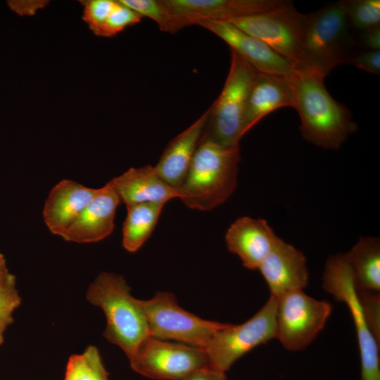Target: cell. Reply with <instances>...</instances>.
I'll return each mask as SVG.
<instances>
[{"label": "cell", "mask_w": 380, "mask_h": 380, "mask_svg": "<svg viewBox=\"0 0 380 380\" xmlns=\"http://www.w3.org/2000/svg\"><path fill=\"white\" fill-rule=\"evenodd\" d=\"M227 21L264 42L296 69L300 68L308 14L299 12L291 1Z\"/></svg>", "instance_id": "cell-6"}, {"label": "cell", "mask_w": 380, "mask_h": 380, "mask_svg": "<svg viewBox=\"0 0 380 380\" xmlns=\"http://www.w3.org/2000/svg\"><path fill=\"white\" fill-rule=\"evenodd\" d=\"M349 63L362 70L379 75L380 74V51H365L353 56Z\"/></svg>", "instance_id": "cell-30"}, {"label": "cell", "mask_w": 380, "mask_h": 380, "mask_svg": "<svg viewBox=\"0 0 380 380\" xmlns=\"http://www.w3.org/2000/svg\"><path fill=\"white\" fill-rule=\"evenodd\" d=\"M80 2L84 7L82 19L96 35L115 7L117 1L87 0Z\"/></svg>", "instance_id": "cell-28"}, {"label": "cell", "mask_w": 380, "mask_h": 380, "mask_svg": "<svg viewBox=\"0 0 380 380\" xmlns=\"http://www.w3.org/2000/svg\"><path fill=\"white\" fill-rule=\"evenodd\" d=\"M98 189L85 186L70 179H63L50 191L42 215L49 230L61 236L76 220Z\"/></svg>", "instance_id": "cell-18"}, {"label": "cell", "mask_w": 380, "mask_h": 380, "mask_svg": "<svg viewBox=\"0 0 380 380\" xmlns=\"http://www.w3.org/2000/svg\"><path fill=\"white\" fill-rule=\"evenodd\" d=\"M331 311L329 302L303 290L288 292L277 298L275 338L286 350H303L323 329Z\"/></svg>", "instance_id": "cell-10"}, {"label": "cell", "mask_w": 380, "mask_h": 380, "mask_svg": "<svg viewBox=\"0 0 380 380\" xmlns=\"http://www.w3.org/2000/svg\"><path fill=\"white\" fill-rule=\"evenodd\" d=\"M9 270L7 267L5 258L0 260V281L4 279L8 274Z\"/></svg>", "instance_id": "cell-33"}, {"label": "cell", "mask_w": 380, "mask_h": 380, "mask_svg": "<svg viewBox=\"0 0 380 380\" xmlns=\"http://www.w3.org/2000/svg\"><path fill=\"white\" fill-rule=\"evenodd\" d=\"M239 145L224 147L201 139L186 176L178 189L188 208L208 211L224 203L237 185Z\"/></svg>", "instance_id": "cell-2"}, {"label": "cell", "mask_w": 380, "mask_h": 380, "mask_svg": "<svg viewBox=\"0 0 380 380\" xmlns=\"http://www.w3.org/2000/svg\"><path fill=\"white\" fill-rule=\"evenodd\" d=\"M129 360L136 372L157 380H184L196 371L210 366L204 350L151 336Z\"/></svg>", "instance_id": "cell-11"}, {"label": "cell", "mask_w": 380, "mask_h": 380, "mask_svg": "<svg viewBox=\"0 0 380 380\" xmlns=\"http://www.w3.org/2000/svg\"><path fill=\"white\" fill-rule=\"evenodd\" d=\"M208 109L184 131L172 139L154 167L158 175L178 189L182 184L201 140Z\"/></svg>", "instance_id": "cell-20"}, {"label": "cell", "mask_w": 380, "mask_h": 380, "mask_svg": "<svg viewBox=\"0 0 380 380\" xmlns=\"http://www.w3.org/2000/svg\"><path fill=\"white\" fill-rule=\"evenodd\" d=\"M350 27L360 32L380 26L379 0H343Z\"/></svg>", "instance_id": "cell-24"}, {"label": "cell", "mask_w": 380, "mask_h": 380, "mask_svg": "<svg viewBox=\"0 0 380 380\" xmlns=\"http://www.w3.org/2000/svg\"><path fill=\"white\" fill-rule=\"evenodd\" d=\"M353 44L343 1L308 14L302 64L327 77L337 66L349 63Z\"/></svg>", "instance_id": "cell-4"}, {"label": "cell", "mask_w": 380, "mask_h": 380, "mask_svg": "<svg viewBox=\"0 0 380 380\" xmlns=\"http://www.w3.org/2000/svg\"><path fill=\"white\" fill-rule=\"evenodd\" d=\"M258 270L268 285L270 296L276 298L288 292L303 290L308 284L305 255L279 237Z\"/></svg>", "instance_id": "cell-14"}, {"label": "cell", "mask_w": 380, "mask_h": 380, "mask_svg": "<svg viewBox=\"0 0 380 380\" xmlns=\"http://www.w3.org/2000/svg\"><path fill=\"white\" fill-rule=\"evenodd\" d=\"M291 77L293 108L300 116L303 139L326 149H338L357 129L350 111L331 96L325 77L317 71L296 68Z\"/></svg>", "instance_id": "cell-1"}, {"label": "cell", "mask_w": 380, "mask_h": 380, "mask_svg": "<svg viewBox=\"0 0 380 380\" xmlns=\"http://www.w3.org/2000/svg\"><path fill=\"white\" fill-rule=\"evenodd\" d=\"M150 336L172 340L205 350L215 332L223 323L201 319L178 305L169 292H158L149 300H141Z\"/></svg>", "instance_id": "cell-9"}, {"label": "cell", "mask_w": 380, "mask_h": 380, "mask_svg": "<svg viewBox=\"0 0 380 380\" xmlns=\"http://www.w3.org/2000/svg\"><path fill=\"white\" fill-rule=\"evenodd\" d=\"M291 76L255 73L246 102L243 136L268 114L283 107L293 108V89Z\"/></svg>", "instance_id": "cell-17"}, {"label": "cell", "mask_w": 380, "mask_h": 380, "mask_svg": "<svg viewBox=\"0 0 380 380\" xmlns=\"http://www.w3.org/2000/svg\"><path fill=\"white\" fill-rule=\"evenodd\" d=\"M257 71L231 50L229 72L224 87L208 108L201 139L224 147L239 145L249 90Z\"/></svg>", "instance_id": "cell-5"}, {"label": "cell", "mask_w": 380, "mask_h": 380, "mask_svg": "<svg viewBox=\"0 0 380 380\" xmlns=\"http://www.w3.org/2000/svg\"><path fill=\"white\" fill-rule=\"evenodd\" d=\"M360 42L367 51H380V26L361 32Z\"/></svg>", "instance_id": "cell-31"}, {"label": "cell", "mask_w": 380, "mask_h": 380, "mask_svg": "<svg viewBox=\"0 0 380 380\" xmlns=\"http://www.w3.org/2000/svg\"><path fill=\"white\" fill-rule=\"evenodd\" d=\"M184 380H227V379L225 372L208 366L196 371Z\"/></svg>", "instance_id": "cell-32"}, {"label": "cell", "mask_w": 380, "mask_h": 380, "mask_svg": "<svg viewBox=\"0 0 380 380\" xmlns=\"http://www.w3.org/2000/svg\"><path fill=\"white\" fill-rule=\"evenodd\" d=\"M141 19L134 11L117 1L115 7L96 35L106 37L115 36L127 27L139 23Z\"/></svg>", "instance_id": "cell-27"}, {"label": "cell", "mask_w": 380, "mask_h": 380, "mask_svg": "<svg viewBox=\"0 0 380 380\" xmlns=\"http://www.w3.org/2000/svg\"><path fill=\"white\" fill-rule=\"evenodd\" d=\"M357 293L369 329L377 341L380 342L379 293L357 291Z\"/></svg>", "instance_id": "cell-29"}, {"label": "cell", "mask_w": 380, "mask_h": 380, "mask_svg": "<svg viewBox=\"0 0 380 380\" xmlns=\"http://www.w3.org/2000/svg\"><path fill=\"white\" fill-rule=\"evenodd\" d=\"M108 376L99 350L90 346L69 358L64 380H108Z\"/></svg>", "instance_id": "cell-23"}, {"label": "cell", "mask_w": 380, "mask_h": 380, "mask_svg": "<svg viewBox=\"0 0 380 380\" xmlns=\"http://www.w3.org/2000/svg\"><path fill=\"white\" fill-rule=\"evenodd\" d=\"M200 25L225 42L230 49L257 72L290 75L295 68L260 39L244 32L228 21L202 20Z\"/></svg>", "instance_id": "cell-13"}, {"label": "cell", "mask_w": 380, "mask_h": 380, "mask_svg": "<svg viewBox=\"0 0 380 380\" xmlns=\"http://www.w3.org/2000/svg\"><path fill=\"white\" fill-rule=\"evenodd\" d=\"M277 239L265 220L248 216L236 219L225 234L227 249L251 270H258Z\"/></svg>", "instance_id": "cell-16"}, {"label": "cell", "mask_w": 380, "mask_h": 380, "mask_svg": "<svg viewBox=\"0 0 380 380\" xmlns=\"http://www.w3.org/2000/svg\"><path fill=\"white\" fill-rule=\"evenodd\" d=\"M110 182L126 206L145 203L165 205L179 198L178 189L165 182L151 165L131 167Z\"/></svg>", "instance_id": "cell-19"}, {"label": "cell", "mask_w": 380, "mask_h": 380, "mask_svg": "<svg viewBox=\"0 0 380 380\" xmlns=\"http://www.w3.org/2000/svg\"><path fill=\"white\" fill-rule=\"evenodd\" d=\"M172 20V33L202 20H224L267 11L285 0H161Z\"/></svg>", "instance_id": "cell-12"}, {"label": "cell", "mask_w": 380, "mask_h": 380, "mask_svg": "<svg viewBox=\"0 0 380 380\" xmlns=\"http://www.w3.org/2000/svg\"><path fill=\"white\" fill-rule=\"evenodd\" d=\"M4 259V256L2 253H0V260Z\"/></svg>", "instance_id": "cell-34"}, {"label": "cell", "mask_w": 380, "mask_h": 380, "mask_svg": "<svg viewBox=\"0 0 380 380\" xmlns=\"http://www.w3.org/2000/svg\"><path fill=\"white\" fill-rule=\"evenodd\" d=\"M353 281L357 291H380V240L376 236H360L344 253Z\"/></svg>", "instance_id": "cell-21"}, {"label": "cell", "mask_w": 380, "mask_h": 380, "mask_svg": "<svg viewBox=\"0 0 380 380\" xmlns=\"http://www.w3.org/2000/svg\"><path fill=\"white\" fill-rule=\"evenodd\" d=\"M87 299L103 311L104 337L120 347L129 359L150 336L141 300L133 297L122 276L103 272L91 282Z\"/></svg>", "instance_id": "cell-3"}, {"label": "cell", "mask_w": 380, "mask_h": 380, "mask_svg": "<svg viewBox=\"0 0 380 380\" xmlns=\"http://www.w3.org/2000/svg\"><path fill=\"white\" fill-rule=\"evenodd\" d=\"M20 303L15 277L9 272L0 281V346L4 343L6 329L13 322V314Z\"/></svg>", "instance_id": "cell-25"}, {"label": "cell", "mask_w": 380, "mask_h": 380, "mask_svg": "<svg viewBox=\"0 0 380 380\" xmlns=\"http://www.w3.org/2000/svg\"><path fill=\"white\" fill-rule=\"evenodd\" d=\"M141 18L153 20L163 32H172V18L161 0H118Z\"/></svg>", "instance_id": "cell-26"}, {"label": "cell", "mask_w": 380, "mask_h": 380, "mask_svg": "<svg viewBox=\"0 0 380 380\" xmlns=\"http://www.w3.org/2000/svg\"><path fill=\"white\" fill-rule=\"evenodd\" d=\"M164 204L145 203L127 205L122 227V246L130 252L137 251L151 236Z\"/></svg>", "instance_id": "cell-22"}, {"label": "cell", "mask_w": 380, "mask_h": 380, "mask_svg": "<svg viewBox=\"0 0 380 380\" xmlns=\"http://www.w3.org/2000/svg\"><path fill=\"white\" fill-rule=\"evenodd\" d=\"M120 199L109 182L98 189L82 212L61 237L67 241L94 243L108 236L114 229V220Z\"/></svg>", "instance_id": "cell-15"}, {"label": "cell", "mask_w": 380, "mask_h": 380, "mask_svg": "<svg viewBox=\"0 0 380 380\" xmlns=\"http://www.w3.org/2000/svg\"><path fill=\"white\" fill-rule=\"evenodd\" d=\"M277 298L270 296L265 305L245 322L223 323L208 343L210 366L226 372L243 355L276 336Z\"/></svg>", "instance_id": "cell-7"}, {"label": "cell", "mask_w": 380, "mask_h": 380, "mask_svg": "<svg viewBox=\"0 0 380 380\" xmlns=\"http://www.w3.org/2000/svg\"><path fill=\"white\" fill-rule=\"evenodd\" d=\"M323 288L343 302L351 314L357 333L361 363V380H380L379 342L369 329L344 253L330 256L322 275Z\"/></svg>", "instance_id": "cell-8"}]
</instances>
